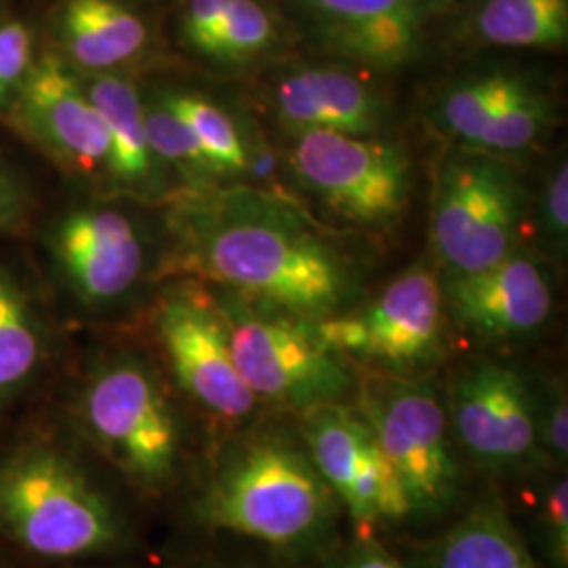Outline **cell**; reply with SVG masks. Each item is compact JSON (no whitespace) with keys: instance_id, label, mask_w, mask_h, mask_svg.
Wrapping results in <instances>:
<instances>
[{"instance_id":"4","label":"cell","mask_w":568,"mask_h":568,"mask_svg":"<svg viewBox=\"0 0 568 568\" xmlns=\"http://www.w3.org/2000/svg\"><path fill=\"white\" fill-rule=\"evenodd\" d=\"M222 307L234 363L255 398L310 410L337 403L352 377L321 337L316 321L224 291Z\"/></svg>"},{"instance_id":"17","label":"cell","mask_w":568,"mask_h":568,"mask_svg":"<svg viewBox=\"0 0 568 568\" xmlns=\"http://www.w3.org/2000/svg\"><path fill=\"white\" fill-rule=\"evenodd\" d=\"M274 116L291 133L333 131L379 138L389 122V103L363 77L342 65H295L267 87Z\"/></svg>"},{"instance_id":"11","label":"cell","mask_w":568,"mask_h":568,"mask_svg":"<svg viewBox=\"0 0 568 568\" xmlns=\"http://www.w3.org/2000/svg\"><path fill=\"white\" fill-rule=\"evenodd\" d=\"M305 419L310 459L361 525L398 523L413 514L398 471L363 415L339 403L314 406Z\"/></svg>"},{"instance_id":"32","label":"cell","mask_w":568,"mask_h":568,"mask_svg":"<svg viewBox=\"0 0 568 568\" xmlns=\"http://www.w3.org/2000/svg\"><path fill=\"white\" fill-rule=\"evenodd\" d=\"M30 192L20 175L0 163V234L9 232L26 217Z\"/></svg>"},{"instance_id":"10","label":"cell","mask_w":568,"mask_h":568,"mask_svg":"<svg viewBox=\"0 0 568 568\" xmlns=\"http://www.w3.org/2000/svg\"><path fill=\"white\" fill-rule=\"evenodd\" d=\"M156 333L183 392L204 410L241 422L257 398L244 384L217 300L199 284L169 291L156 310Z\"/></svg>"},{"instance_id":"13","label":"cell","mask_w":568,"mask_h":568,"mask_svg":"<svg viewBox=\"0 0 568 568\" xmlns=\"http://www.w3.org/2000/svg\"><path fill=\"white\" fill-rule=\"evenodd\" d=\"M326 53L371 68L398 70L417 60L443 0H291Z\"/></svg>"},{"instance_id":"2","label":"cell","mask_w":568,"mask_h":568,"mask_svg":"<svg viewBox=\"0 0 568 568\" xmlns=\"http://www.w3.org/2000/svg\"><path fill=\"white\" fill-rule=\"evenodd\" d=\"M0 528L44 558H82L112 548L114 511L79 467L51 448H23L0 464Z\"/></svg>"},{"instance_id":"27","label":"cell","mask_w":568,"mask_h":568,"mask_svg":"<svg viewBox=\"0 0 568 568\" xmlns=\"http://www.w3.org/2000/svg\"><path fill=\"white\" fill-rule=\"evenodd\" d=\"M554 121V103L548 93L528 82L490 119L474 150L499 156L525 152L539 142Z\"/></svg>"},{"instance_id":"23","label":"cell","mask_w":568,"mask_h":568,"mask_svg":"<svg viewBox=\"0 0 568 568\" xmlns=\"http://www.w3.org/2000/svg\"><path fill=\"white\" fill-rule=\"evenodd\" d=\"M527 84V79L511 72H488L455 82L443 93L434 116L447 135L471 148L499 108Z\"/></svg>"},{"instance_id":"15","label":"cell","mask_w":568,"mask_h":568,"mask_svg":"<svg viewBox=\"0 0 568 568\" xmlns=\"http://www.w3.org/2000/svg\"><path fill=\"white\" fill-rule=\"evenodd\" d=\"M448 417L467 453L488 466L527 459L537 443V419L527 382L490 361L459 371L448 389Z\"/></svg>"},{"instance_id":"34","label":"cell","mask_w":568,"mask_h":568,"mask_svg":"<svg viewBox=\"0 0 568 568\" xmlns=\"http://www.w3.org/2000/svg\"><path fill=\"white\" fill-rule=\"evenodd\" d=\"M345 568H405L375 541H365L352 551Z\"/></svg>"},{"instance_id":"8","label":"cell","mask_w":568,"mask_h":568,"mask_svg":"<svg viewBox=\"0 0 568 568\" xmlns=\"http://www.w3.org/2000/svg\"><path fill=\"white\" fill-rule=\"evenodd\" d=\"M398 471L413 514H440L457 490L447 408L426 382L368 377L356 408Z\"/></svg>"},{"instance_id":"5","label":"cell","mask_w":568,"mask_h":568,"mask_svg":"<svg viewBox=\"0 0 568 568\" xmlns=\"http://www.w3.org/2000/svg\"><path fill=\"white\" fill-rule=\"evenodd\" d=\"M527 190L499 154L450 152L438 169L429 241L447 274H469L518 251Z\"/></svg>"},{"instance_id":"7","label":"cell","mask_w":568,"mask_h":568,"mask_svg":"<svg viewBox=\"0 0 568 568\" xmlns=\"http://www.w3.org/2000/svg\"><path fill=\"white\" fill-rule=\"evenodd\" d=\"M81 419L89 438L133 480L166 483L180 455V429L163 386L135 356L105 361L82 392Z\"/></svg>"},{"instance_id":"20","label":"cell","mask_w":568,"mask_h":568,"mask_svg":"<svg viewBox=\"0 0 568 568\" xmlns=\"http://www.w3.org/2000/svg\"><path fill=\"white\" fill-rule=\"evenodd\" d=\"M429 568H539L499 504H480L429 551Z\"/></svg>"},{"instance_id":"33","label":"cell","mask_w":568,"mask_h":568,"mask_svg":"<svg viewBox=\"0 0 568 568\" xmlns=\"http://www.w3.org/2000/svg\"><path fill=\"white\" fill-rule=\"evenodd\" d=\"M568 413L567 396L556 392L546 413V440L558 459H565L568 453Z\"/></svg>"},{"instance_id":"1","label":"cell","mask_w":568,"mask_h":568,"mask_svg":"<svg viewBox=\"0 0 568 568\" xmlns=\"http://www.w3.org/2000/svg\"><path fill=\"white\" fill-rule=\"evenodd\" d=\"M171 232L173 272L307 321L342 312L358 286L344 248L295 204L260 187L192 190L173 209Z\"/></svg>"},{"instance_id":"19","label":"cell","mask_w":568,"mask_h":568,"mask_svg":"<svg viewBox=\"0 0 568 568\" xmlns=\"http://www.w3.org/2000/svg\"><path fill=\"white\" fill-rule=\"evenodd\" d=\"M60 34L72 61L93 72L138 58L148 44L145 23L121 0H65Z\"/></svg>"},{"instance_id":"26","label":"cell","mask_w":568,"mask_h":568,"mask_svg":"<svg viewBox=\"0 0 568 568\" xmlns=\"http://www.w3.org/2000/svg\"><path fill=\"white\" fill-rule=\"evenodd\" d=\"M278 26L260 0H230L203 58L222 65H243L270 53Z\"/></svg>"},{"instance_id":"14","label":"cell","mask_w":568,"mask_h":568,"mask_svg":"<svg viewBox=\"0 0 568 568\" xmlns=\"http://www.w3.org/2000/svg\"><path fill=\"white\" fill-rule=\"evenodd\" d=\"M21 131L55 163L77 175L108 173L110 142L84 82L55 55L30 65L18 89Z\"/></svg>"},{"instance_id":"18","label":"cell","mask_w":568,"mask_h":568,"mask_svg":"<svg viewBox=\"0 0 568 568\" xmlns=\"http://www.w3.org/2000/svg\"><path fill=\"white\" fill-rule=\"evenodd\" d=\"M108 131V173L124 190L154 194L161 183V163L145 131L143 100L133 82L100 74L84 84Z\"/></svg>"},{"instance_id":"24","label":"cell","mask_w":568,"mask_h":568,"mask_svg":"<svg viewBox=\"0 0 568 568\" xmlns=\"http://www.w3.org/2000/svg\"><path fill=\"white\" fill-rule=\"evenodd\" d=\"M159 98L192 129L220 180H236L248 171L251 159L243 135L217 103L190 91H164Z\"/></svg>"},{"instance_id":"9","label":"cell","mask_w":568,"mask_h":568,"mask_svg":"<svg viewBox=\"0 0 568 568\" xmlns=\"http://www.w3.org/2000/svg\"><path fill=\"white\" fill-rule=\"evenodd\" d=\"M443 281L427 264L398 274L368 304L316 321L337 354L389 371H413L432 363L445 333Z\"/></svg>"},{"instance_id":"30","label":"cell","mask_w":568,"mask_h":568,"mask_svg":"<svg viewBox=\"0 0 568 568\" xmlns=\"http://www.w3.org/2000/svg\"><path fill=\"white\" fill-rule=\"evenodd\" d=\"M227 2L230 0H183L180 20L183 42L199 55H204L220 21L224 18Z\"/></svg>"},{"instance_id":"25","label":"cell","mask_w":568,"mask_h":568,"mask_svg":"<svg viewBox=\"0 0 568 568\" xmlns=\"http://www.w3.org/2000/svg\"><path fill=\"white\" fill-rule=\"evenodd\" d=\"M143 116L159 163L178 171L192 190L215 187V183L222 182L192 129L159 95L143 102Z\"/></svg>"},{"instance_id":"16","label":"cell","mask_w":568,"mask_h":568,"mask_svg":"<svg viewBox=\"0 0 568 568\" xmlns=\"http://www.w3.org/2000/svg\"><path fill=\"white\" fill-rule=\"evenodd\" d=\"M445 310L474 335L487 339L525 337L548 323V274L523 251L469 274H447Z\"/></svg>"},{"instance_id":"22","label":"cell","mask_w":568,"mask_h":568,"mask_svg":"<svg viewBox=\"0 0 568 568\" xmlns=\"http://www.w3.org/2000/svg\"><path fill=\"white\" fill-rule=\"evenodd\" d=\"M42 356V331L30 293L0 265V405L34 375Z\"/></svg>"},{"instance_id":"6","label":"cell","mask_w":568,"mask_h":568,"mask_svg":"<svg viewBox=\"0 0 568 568\" xmlns=\"http://www.w3.org/2000/svg\"><path fill=\"white\" fill-rule=\"evenodd\" d=\"M286 154L297 183L333 215L368 230L400 224L410 206L413 163L386 138L333 131L291 133Z\"/></svg>"},{"instance_id":"21","label":"cell","mask_w":568,"mask_h":568,"mask_svg":"<svg viewBox=\"0 0 568 568\" xmlns=\"http://www.w3.org/2000/svg\"><path fill=\"white\" fill-rule=\"evenodd\" d=\"M471 28L493 47L560 49L568 39V0H483Z\"/></svg>"},{"instance_id":"12","label":"cell","mask_w":568,"mask_h":568,"mask_svg":"<svg viewBox=\"0 0 568 568\" xmlns=\"http://www.w3.org/2000/svg\"><path fill=\"white\" fill-rule=\"evenodd\" d=\"M49 251L68 291L91 307L121 302L145 267L138 224L105 204H82L63 213L51 227Z\"/></svg>"},{"instance_id":"31","label":"cell","mask_w":568,"mask_h":568,"mask_svg":"<svg viewBox=\"0 0 568 568\" xmlns=\"http://www.w3.org/2000/svg\"><path fill=\"white\" fill-rule=\"evenodd\" d=\"M544 516L551 556L558 567L565 568L568 560V487L565 478L549 490Z\"/></svg>"},{"instance_id":"3","label":"cell","mask_w":568,"mask_h":568,"mask_svg":"<svg viewBox=\"0 0 568 568\" xmlns=\"http://www.w3.org/2000/svg\"><path fill=\"white\" fill-rule=\"evenodd\" d=\"M328 514V487L310 457L276 438L230 455L204 501L213 527L272 546L312 537Z\"/></svg>"},{"instance_id":"28","label":"cell","mask_w":568,"mask_h":568,"mask_svg":"<svg viewBox=\"0 0 568 568\" xmlns=\"http://www.w3.org/2000/svg\"><path fill=\"white\" fill-rule=\"evenodd\" d=\"M32 65V32L21 21L0 26V108L18 93Z\"/></svg>"},{"instance_id":"29","label":"cell","mask_w":568,"mask_h":568,"mask_svg":"<svg viewBox=\"0 0 568 568\" xmlns=\"http://www.w3.org/2000/svg\"><path fill=\"white\" fill-rule=\"evenodd\" d=\"M541 234L558 251L567 248L568 239V164L558 159L549 173L541 199Z\"/></svg>"}]
</instances>
